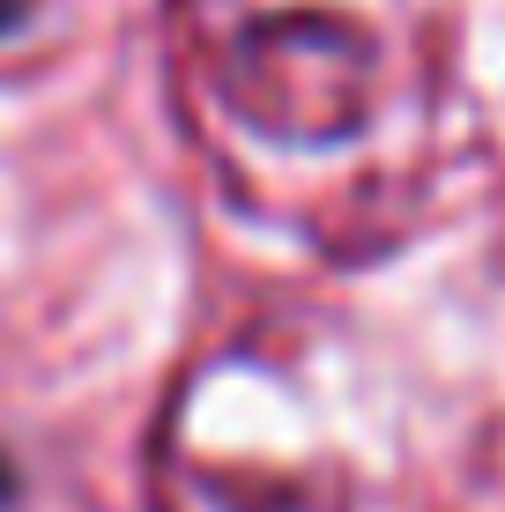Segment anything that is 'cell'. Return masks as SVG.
<instances>
[{
    "label": "cell",
    "mask_w": 505,
    "mask_h": 512,
    "mask_svg": "<svg viewBox=\"0 0 505 512\" xmlns=\"http://www.w3.org/2000/svg\"><path fill=\"white\" fill-rule=\"evenodd\" d=\"M498 0H171L164 82L201 171L253 223L364 260L491 171Z\"/></svg>",
    "instance_id": "cell-1"
},
{
    "label": "cell",
    "mask_w": 505,
    "mask_h": 512,
    "mask_svg": "<svg viewBox=\"0 0 505 512\" xmlns=\"http://www.w3.org/2000/svg\"><path fill=\"white\" fill-rule=\"evenodd\" d=\"M364 453L320 357L268 342L216 349L186 372L156 431L164 512H364Z\"/></svg>",
    "instance_id": "cell-2"
}]
</instances>
